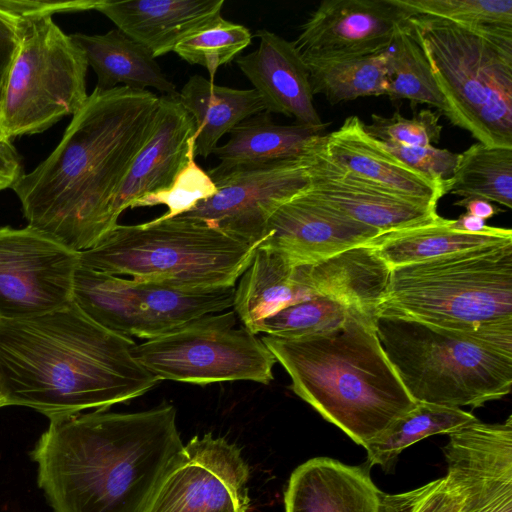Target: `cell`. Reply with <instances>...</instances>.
Instances as JSON below:
<instances>
[{
    "label": "cell",
    "instance_id": "cell-10",
    "mask_svg": "<svg viewBox=\"0 0 512 512\" xmlns=\"http://www.w3.org/2000/svg\"><path fill=\"white\" fill-rule=\"evenodd\" d=\"M233 310L197 318L166 335L136 344L132 355L158 380L198 385L269 384L276 358L257 334L236 326Z\"/></svg>",
    "mask_w": 512,
    "mask_h": 512
},
{
    "label": "cell",
    "instance_id": "cell-12",
    "mask_svg": "<svg viewBox=\"0 0 512 512\" xmlns=\"http://www.w3.org/2000/svg\"><path fill=\"white\" fill-rule=\"evenodd\" d=\"M315 151L300 158L231 169L215 166L207 173L216 193L179 216L206 223L242 242L259 245L274 212L309 188Z\"/></svg>",
    "mask_w": 512,
    "mask_h": 512
},
{
    "label": "cell",
    "instance_id": "cell-5",
    "mask_svg": "<svg viewBox=\"0 0 512 512\" xmlns=\"http://www.w3.org/2000/svg\"><path fill=\"white\" fill-rule=\"evenodd\" d=\"M374 324L415 402L475 408L511 391L512 330H450L383 314Z\"/></svg>",
    "mask_w": 512,
    "mask_h": 512
},
{
    "label": "cell",
    "instance_id": "cell-21",
    "mask_svg": "<svg viewBox=\"0 0 512 512\" xmlns=\"http://www.w3.org/2000/svg\"><path fill=\"white\" fill-rule=\"evenodd\" d=\"M323 152L339 166L433 207L448 194L450 179L434 180L403 163L365 130V123L356 115L326 134Z\"/></svg>",
    "mask_w": 512,
    "mask_h": 512
},
{
    "label": "cell",
    "instance_id": "cell-8",
    "mask_svg": "<svg viewBox=\"0 0 512 512\" xmlns=\"http://www.w3.org/2000/svg\"><path fill=\"white\" fill-rule=\"evenodd\" d=\"M449 121L479 143L512 148V31L482 32L409 16Z\"/></svg>",
    "mask_w": 512,
    "mask_h": 512
},
{
    "label": "cell",
    "instance_id": "cell-23",
    "mask_svg": "<svg viewBox=\"0 0 512 512\" xmlns=\"http://www.w3.org/2000/svg\"><path fill=\"white\" fill-rule=\"evenodd\" d=\"M380 494L366 467L315 457L292 472L285 512H379Z\"/></svg>",
    "mask_w": 512,
    "mask_h": 512
},
{
    "label": "cell",
    "instance_id": "cell-43",
    "mask_svg": "<svg viewBox=\"0 0 512 512\" xmlns=\"http://www.w3.org/2000/svg\"><path fill=\"white\" fill-rule=\"evenodd\" d=\"M23 174L21 156L12 140L0 131V191L12 189Z\"/></svg>",
    "mask_w": 512,
    "mask_h": 512
},
{
    "label": "cell",
    "instance_id": "cell-35",
    "mask_svg": "<svg viewBox=\"0 0 512 512\" xmlns=\"http://www.w3.org/2000/svg\"><path fill=\"white\" fill-rule=\"evenodd\" d=\"M357 316L364 315L330 298L313 296L264 319L257 328V334L280 338L322 335L342 327Z\"/></svg>",
    "mask_w": 512,
    "mask_h": 512
},
{
    "label": "cell",
    "instance_id": "cell-11",
    "mask_svg": "<svg viewBox=\"0 0 512 512\" xmlns=\"http://www.w3.org/2000/svg\"><path fill=\"white\" fill-rule=\"evenodd\" d=\"M234 292L235 287L184 289L79 266L72 301L102 327L122 336L149 340L202 316L232 308Z\"/></svg>",
    "mask_w": 512,
    "mask_h": 512
},
{
    "label": "cell",
    "instance_id": "cell-4",
    "mask_svg": "<svg viewBox=\"0 0 512 512\" xmlns=\"http://www.w3.org/2000/svg\"><path fill=\"white\" fill-rule=\"evenodd\" d=\"M366 316L322 335L261 337L291 390L362 447L415 407Z\"/></svg>",
    "mask_w": 512,
    "mask_h": 512
},
{
    "label": "cell",
    "instance_id": "cell-22",
    "mask_svg": "<svg viewBox=\"0 0 512 512\" xmlns=\"http://www.w3.org/2000/svg\"><path fill=\"white\" fill-rule=\"evenodd\" d=\"M224 0H101L96 10L159 57L221 16Z\"/></svg>",
    "mask_w": 512,
    "mask_h": 512
},
{
    "label": "cell",
    "instance_id": "cell-34",
    "mask_svg": "<svg viewBox=\"0 0 512 512\" xmlns=\"http://www.w3.org/2000/svg\"><path fill=\"white\" fill-rule=\"evenodd\" d=\"M406 17L426 16L482 31H512V0H390Z\"/></svg>",
    "mask_w": 512,
    "mask_h": 512
},
{
    "label": "cell",
    "instance_id": "cell-19",
    "mask_svg": "<svg viewBox=\"0 0 512 512\" xmlns=\"http://www.w3.org/2000/svg\"><path fill=\"white\" fill-rule=\"evenodd\" d=\"M175 96L162 95L155 128L116 195L112 219L137 200L170 188L194 153L196 125Z\"/></svg>",
    "mask_w": 512,
    "mask_h": 512
},
{
    "label": "cell",
    "instance_id": "cell-32",
    "mask_svg": "<svg viewBox=\"0 0 512 512\" xmlns=\"http://www.w3.org/2000/svg\"><path fill=\"white\" fill-rule=\"evenodd\" d=\"M387 54L386 96L393 100H409L412 106L427 104L443 115L442 95L407 18L397 26Z\"/></svg>",
    "mask_w": 512,
    "mask_h": 512
},
{
    "label": "cell",
    "instance_id": "cell-26",
    "mask_svg": "<svg viewBox=\"0 0 512 512\" xmlns=\"http://www.w3.org/2000/svg\"><path fill=\"white\" fill-rule=\"evenodd\" d=\"M70 37L97 76L95 88L109 90L124 86L147 90L150 87L162 95L178 94L175 84L164 74L153 54L118 28L104 34L75 33Z\"/></svg>",
    "mask_w": 512,
    "mask_h": 512
},
{
    "label": "cell",
    "instance_id": "cell-37",
    "mask_svg": "<svg viewBox=\"0 0 512 512\" xmlns=\"http://www.w3.org/2000/svg\"><path fill=\"white\" fill-rule=\"evenodd\" d=\"M440 113L422 109L412 118H406L399 112L390 117L371 115V123L365 124V130L382 143L398 144L407 147H427L438 143L442 126Z\"/></svg>",
    "mask_w": 512,
    "mask_h": 512
},
{
    "label": "cell",
    "instance_id": "cell-18",
    "mask_svg": "<svg viewBox=\"0 0 512 512\" xmlns=\"http://www.w3.org/2000/svg\"><path fill=\"white\" fill-rule=\"evenodd\" d=\"M325 141V140H324ZM315 151L311 165L310 195L351 219L381 233L430 221L436 207L407 197L361 177Z\"/></svg>",
    "mask_w": 512,
    "mask_h": 512
},
{
    "label": "cell",
    "instance_id": "cell-2",
    "mask_svg": "<svg viewBox=\"0 0 512 512\" xmlns=\"http://www.w3.org/2000/svg\"><path fill=\"white\" fill-rule=\"evenodd\" d=\"M171 404L50 418L32 459L54 512H144L183 448Z\"/></svg>",
    "mask_w": 512,
    "mask_h": 512
},
{
    "label": "cell",
    "instance_id": "cell-27",
    "mask_svg": "<svg viewBox=\"0 0 512 512\" xmlns=\"http://www.w3.org/2000/svg\"><path fill=\"white\" fill-rule=\"evenodd\" d=\"M325 129L299 123L279 125L263 111L232 129L229 140L212 154L220 160L219 169L300 158L324 143Z\"/></svg>",
    "mask_w": 512,
    "mask_h": 512
},
{
    "label": "cell",
    "instance_id": "cell-33",
    "mask_svg": "<svg viewBox=\"0 0 512 512\" xmlns=\"http://www.w3.org/2000/svg\"><path fill=\"white\" fill-rule=\"evenodd\" d=\"M448 193L512 207V148L472 144L462 153Z\"/></svg>",
    "mask_w": 512,
    "mask_h": 512
},
{
    "label": "cell",
    "instance_id": "cell-6",
    "mask_svg": "<svg viewBox=\"0 0 512 512\" xmlns=\"http://www.w3.org/2000/svg\"><path fill=\"white\" fill-rule=\"evenodd\" d=\"M379 314L450 330H512V242L393 268Z\"/></svg>",
    "mask_w": 512,
    "mask_h": 512
},
{
    "label": "cell",
    "instance_id": "cell-7",
    "mask_svg": "<svg viewBox=\"0 0 512 512\" xmlns=\"http://www.w3.org/2000/svg\"><path fill=\"white\" fill-rule=\"evenodd\" d=\"M257 247L197 220L159 216L140 224H117L79 257L80 266L111 275L216 289L236 286Z\"/></svg>",
    "mask_w": 512,
    "mask_h": 512
},
{
    "label": "cell",
    "instance_id": "cell-16",
    "mask_svg": "<svg viewBox=\"0 0 512 512\" xmlns=\"http://www.w3.org/2000/svg\"><path fill=\"white\" fill-rule=\"evenodd\" d=\"M406 18L390 0H325L302 24L293 45L303 60L379 53Z\"/></svg>",
    "mask_w": 512,
    "mask_h": 512
},
{
    "label": "cell",
    "instance_id": "cell-9",
    "mask_svg": "<svg viewBox=\"0 0 512 512\" xmlns=\"http://www.w3.org/2000/svg\"><path fill=\"white\" fill-rule=\"evenodd\" d=\"M17 21L18 45L0 101V131L10 140L74 116L88 99V62L52 16Z\"/></svg>",
    "mask_w": 512,
    "mask_h": 512
},
{
    "label": "cell",
    "instance_id": "cell-3",
    "mask_svg": "<svg viewBox=\"0 0 512 512\" xmlns=\"http://www.w3.org/2000/svg\"><path fill=\"white\" fill-rule=\"evenodd\" d=\"M136 342L71 301L51 312L0 321V379L7 405L49 419L137 398L159 380L132 355Z\"/></svg>",
    "mask_w": 512,
    "mask_h": 512
},
{
    "label": "cell",
    "instance_id": "cell-28",
    "mask_svg": "<svg viewBox=\"0 0 512 512\" xmlns=\"http://www.w3.org/2000/svg\"><path fill=\"white\" fill-rule=\"evenodd\" d=\"M177 97L196 125L195 157L207 158L225 134L245 119L265 111L253 88L219 86L201 75L191 76Z\"/></svg>",
    "mask_w": 512,
    "mask_h": 512
},
{
    "label": "cell",
    "instance_id": "cell-38",
    "mask_svg": "<svg viewBox=\"0 0 512 512\" xmlns=\"http://www.w3.org/2000/svg\"><path fill=\"white\" fill-rule=\"evenodd\" d=\"M195 158V155L189 158L187 165L170 188L145 196L134 202L130 208L165 205L168 209L161 217L173 218L213 196L216 193V186L207 171L196 163Z\"/></svg>",
    "mask_w": 512,
    "mask_h": 512
},
{
    "label": "cell",
    "instance_id": "cell-14",
    "mask_svg": "<svg viewBox=\"0 0 512 512\" xmlns=\"http://www.w3.org/2000/svg\"><path fill=\"white\" fill-rule=\"evenodd\" d=\"M249 468L240 450L211 433L172 460L144 512H247Z\"/></svg>",
    "mask_w": 512,
    "mask_h": 512
},
{
    "label": "cell",
    "instance_id": "cell-45",
    "mask_svg": "<svg viewBox=\"0 0 512 512\" xmlns=\"http://www.w3.org/2000/svg\"><path fill=\"white\" fill-rule=\"evenodd\" d=\"M452 227L471 233L485 232L491 228V226L486 225L485 220L467 213L462 214L456 220H452Z\"/></svg>",
    "mask_w": 512,
    "mask_h": 512
},
{
    "label": "cell",
    "instance_id": "cell-40",
    "mask_svg": "<svg viewBox=\"0 0 512 512\" xmlns=\"http://www.w3.org/2000/svg\"><path fill=\"white\" fill-rule=\"evenodd\" d=\"M383 144L403 163L434 180L447 181L453 176L459 153L434 146Z\"/></svg>",
    "mask_w": 512,
    "mask_h": 512
},
{
    "label": "cell",
    "instance_id": "cell-44",
    "mask_svg": "<svg viewBox=\"0 0 512 512\" xmlns=\"http://www.w3.org/2000/svg\"><path fill=\"white\" fill-rule=\"evenodd\" d=\"M454 204L464 207L467 214L473 215L483 220L489 219L499 212H503L502 209L497 208L491 202L476 198H462Z\"/></svg>",
    "mask_w": 512,
    "mask_h": 512
},
{
    "label": "cell",
    "instance_id": "cell-39",
    "mask_svg": "<svg viewBox=\"0 0 512 512\" xmlns=\"http://www.w3.org/2000/svg\"><path fill=\"white\" fill-rule=\"evenodd\" d=\"M461 497L446 476L397 494L381 492L379 512H459Z\"/></svg>",
    "mask_w": 512,
    "mask_h": 512
},
{
    "label": "cell",
    "instance_id": "cell-46",
    "mask_svg": "<svg viewBox=\"0 0 512 512\" xmlns=\"http://www.w3.org/2000/svg\"><path fill=\"white\" fill-rule=\"evenodd\" d=\"M3 406H6V400H5L3 386L1 383V379H0V407H3Z\"/></svg>",
    "mask_w": 512,
    "mask_h": 512
},
{
    "label": "cell",
    "instance_id": "cell-17",
    "mask_svg": "<svg viewBox=\"0 0 512 512\" xmlns=\"http://www.w3.org/2000/svg\"><path fill=\"white\" fill-rule=\"evenodd\" d=\"M379 234L305 190L274 212L259 246L279 252L294 264H313L367 244Z\"/></svg>",
    "mask_w": 512,
    "mask_h": 512
},
{
    "label": "cell",
    "instance_id": "cell-41",
    "mask_svg": "<svg viewBox=\"0 0 512 512\" xmlns=\"http://www.w3.org/2000/svg\"><path fill=\"white\" fill-rule=\"evenodd\" d=\"M101 0H0V10L14 20L55 13L96 10Z\"/></svg>",
    "mask_w": 512,
    "mask_h": 512
},
{
    "label": "cell",
    "instance_id": "cell-25",
    "mask_svg": "<svg viewBox=\"0 0 512 512\" xmlns=\"http://www.w3.org/2000/svg\"><path fill=\"white\" fill-rule=\"evenodd\" d=\"M237 282L232 308L242 325L254 334L264 319L313 297L305 285L302 264L259 245Z\"/></svg>",
    "mask_w": 512,
    "mask_h": 512
},
{
    "label": "cell",
    "instance_id": "cell-31",
    "mask_svg": "<svg viewBox=\"0 0 512 512\" xmlns=\"http://www.w3.org/2000/svg\"><path fill=\"white\" fill-rule=\"evenodd\" d=\"M475 419L472 413L461 408L417 402L413 409L363 447L367 463L390 472L398 456L409 446L432 435H449Z\"/></svg>",
    "mask_w": 512,
    "mask_h": 512
},
{
    "label": "cell",
    "instance_id": "cell-24",
    "mask_svg": "<svg viewBox=\"0 0 512 512\" xmlns=\"http://www.w3.org/2000/svg\"><path fill=\"white\" fill-rule=\"evenodd\" d=\"M302 270L312 296L330 298L373 320L386 297L392 271L370 243L303 264Z\"/></svg>",
    "mask_w": 512,
    "mask_h": 512
},
{
    "label": "cell",
    "instance_id": "cell-1",
    "mask_svg": "<svg viewBox=\"0 0 512 512\" xmlns=\"http://www.w3.org/2000/svg\"><path fill=\"white\" fill-rule=\"evenodd\" d=\"M159 100L149 90L95 88L57 147L12 188L28 226L78 253L112 230L114 200L154 131Z\"/></svg>",
    "mask_w": 512,
    "mask_h": 512
},
{
    "label": "cell",
    "instance_id": "cell-13",
    "mask_svg": "<svg viewBox=\"0 0 512 512\" xmlns=\"http://www.w3.org/2000/svg\"><path fill=\"white\" fill-rule=\"evenodd\" d=\"M79 253L27 225L0 227V321L42 315L72 301Z\"/></svg>",
    "mask_w": 512,
    "mask_h": 512
},
{
    "label": "cell",
    "instance_id": "cell-29",
    "mask_svg": "<svg viewBox=\"0 0 512 512\" xmlns=\"http://www.w3.org/2000/svg\"><path fill=\"white\" fill-rule=\"evenodd\" d=\"M512 242V231L493 227L485 232L471 233L452 227V220L441 216L379 234L369 243L393 269L454 252L497 243Z\"/></svg>",
    "mask_w": 512,
    "mask_h": 512
},
{
    "label": "cell",
    "instance_id": "cell-42",
    "mask_svg": "<svg viewBox=\"0 0 512 512\" xmlns=\"http://www.w3.org/2000/svg\"><path fill=\"white\" fill-rule=\"evenodd\" d=\"M17 45V21L0 10V101Z\"/></svg>",
    "mask_w": 512,
    "mask_h": 512
},
{
    "label": "cell",
    "instance_id": "cell-15",
    "mask_svg": "<svg viewBox=\"0 0 512 512\" xmlns=\"http://www.w3.org/2000/svg\"><path fill=\"white\" fill-rule=\"evenodd\" d=\"M448 439L442 451L459 512H512V416L493 424L475 419Z\"/></svg>",
    "mask_w": 512,
    "mask_h": 512
},
{
    "label": "cell",
    "instance_id": "cell-36",
    "mask_svg": "<svg viewBox=\"0 0 512 512\" xmlns=\"http://www.w3.org/2000/svg\"><path fill=\"white\" fill-rule=\"evenodd\" d=\"M251 41L247 27L220 16L181 41L173 52L189 64L204 67L213 81L218 68L234 60Z\"/></svg>",
    "mask_w": 512,
    "mask_h": 512
},
{
    "label": "cell",
    "instance_id": "cell-30",
    "mask_svg": "<svg viewBox=\"0 0 512 512\" xmlns=\"http://www.w3.org/2000/svg\"><path fill=\"white\" fill-rule=\"evenodd\" d=\"M387 49L350 57L304 60L313 94L330 104L387 94Z\"/></svg>",
    "mask_w": 512,
    "mask_h": 512
},
{
    "label": "cell",
    "instance_id": "cell-20",
    "mask_svg": "<svg viewBox=\"0 0 512 512\" xmlns=\"http://www.w3.org/2000/svg\"><path fill=\"white\" fill-rule=\"evenodd\" d=\"M256 36L258 47L237 57L236 64L261 97L265 111L326 128L314 106L308 68L293 42L266 29Z\"/></svg>",
    "mask_w": 512,
    "mask_h": 512
}]
</instances>
